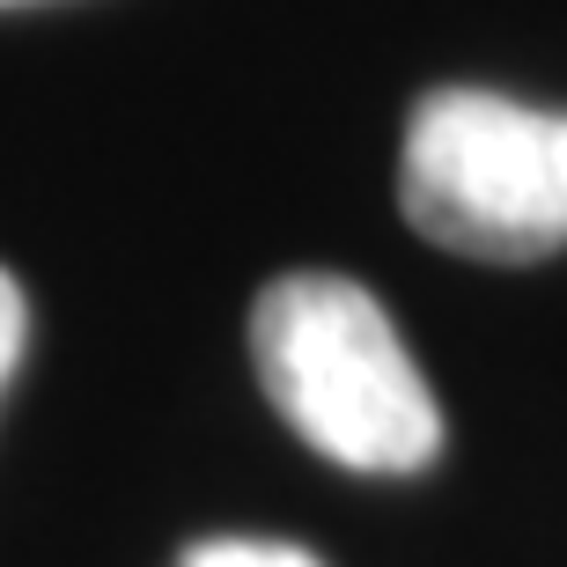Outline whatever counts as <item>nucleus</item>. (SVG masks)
<instances>
[{"label": "nucleus", "mask_w": 567, "mask_h": 567, "mask_svg": "<svg viewBox=\"0 0 567 567\" xmlns=\"http://www.w3.org/2000/svg\"><path fill=\"white\" fill-rule=\"evenodd\" d=\"M399 207L427 244L486 266L567 251V111L502 89H427L405 118Z\"/></svg>", "instance_id": "2"}, {"label": "nucleus", "mask_w": 567, "mask_h": 567, "mask_svg": "<svg viewBox=\"0 0 567 567\" xmlns=\"http://www.w3.org/2000/svg\"><path fill=\"white\" fill-rule=\"evenodd\" d=\"M16 354H22V288L0 274V383H8Z\"/></svg>", "instance_id": "4"}, {"label": "nucleus", "mask_w": 567, "mask_h": 567, "mask_svg": "<svg viewBox=\"0 0 567 567\" xmlns=\"http://www.w3.org/2000/svg\"><path fill=\"white\" fill-rule=\"evenodd\" d=\"M251 361L274 413L347 472L405 480L442 450L421 361L377 295L347 274H280L251 302Z\"/></svg>", "instance_id": "1"}, {"label": "nucleus", "mask_w": 567, "mask_h": 567, "mask_svg": "<svg viewBox=\"0 0 567 567\" xmlns=\"http://www.w3.org/2000/svg\"><path fill=\"white\" fill-rule=\"evenodd\" d=\"M0 8H16V0H0Z\"/></svg>", "instance_id": "5"}, {"label": "nucleus", "mask_w": 567, "mask_h": 567, "mask_svg": "<svg viewBox=\"0 0 567 567\" xmlns=\"http://www.w3.org/2000/svg\"><path fill=\"white\" fill-rule=\"evenodd\" d=\"M177 567H317V560L302 546H280V538H199L177 553Z\"/></svg>", "instance_id": "3"}]
</instances>
